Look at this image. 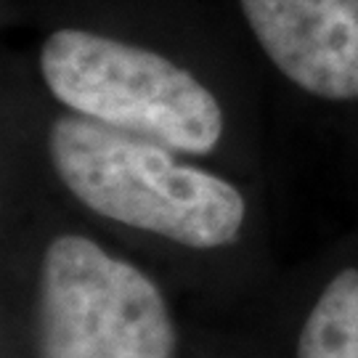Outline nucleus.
Returning <instances> with one entry per match:
<instances>
[{"label": "nucleus", "instance_id": "obj_2", "mask_svg": "<svg viewBox=\"0 0 358 358\" xmlns=\"http://www.w3.org/2000/svg\"><path fill=\"white\" fill-rule=\"evenodd\" d=\"M40 72L75 115L173 152L210 154L223 136L220 103L189 69L122 40L59 29L40 51Z\"/></svg>", "mask_w": 358, "mask_h": 358}, {"label": "nucleus", "instance_id": "obj_4", "mask_svg": "<svg viewBox=\"0 0 358 358\" xmlns=\"http://www.w3.org/2000/svg\"><path fill=\"white\" fill-rule=\"evenodd\" d=\"M276 69L329 101L358 99V0H239Z\"/></svg>", "mask_w": 358, "mask_h": 358}, {"label": "nucleus", "instance_id": "obj_3", "mask_svg": "<svg viewBox=\"0 0 358 358\" xmlns=\"http://www.w3.org/2000/svg\"><path fill=\"white\" fill-rule=\"evenodd\" d=\"M38 345L40 358H173L176 327L143 271L62 234L40 268Z\"/></svg>", "mask_w": 358, "mask_h": 358}, {"label": "nucleus", "instance_id": "obj_1", "mask_svg": "<svg viewBox=\"0 0 358 358\" xmlns=\"http://www.w3.org/2000/svg\"><path fill=\"white\" fill-rule=\"evenodd\" d=\"M48 157L62 183L96 215L183 247H226L247 217L234 183L178 162L165 143L90 117H56Z\"/></svg>", "mask_w": 358, "mask_h": 358}, {"label": "nucleus", "instance_id": "obj_5", "mask_svg": "<svg viewBox=\"0 0 358 358\" xmlns=\"http://www.w3.org/2000/svg\"><path fill=\"white\" fill-rule=\"evenodd\" d=\"M297 358H358V268H345L321 289L303 321Z\"/></svg>", "mask_w": 358, "mask_h": 358}]
</instances>
